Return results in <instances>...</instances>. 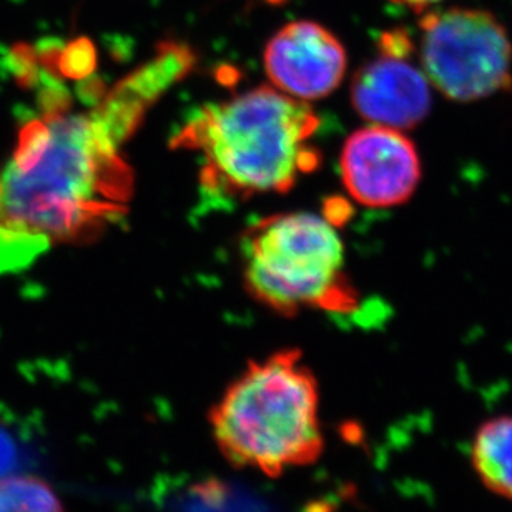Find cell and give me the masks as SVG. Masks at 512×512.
Masks as SVG:
<instances>
[{"label": "cell", "mask_w": 512, "mask_h": 512, "mask_svg": "<svg viewBox=\"0 0 512 512\" xmlns=\"http://www.w3.org/2000/svg\"><path fill=\"white\" fill-rule=\"evenodd\" d=\"M0 512H65L49 481L29 473L0 478Z\"/></svg>", "instance_id": "10"}, {"label": "cell", "mask_w": 512, "mask_h": 512, "mask_svg": "<svg viewBox=\"0 0 512 512\" xmlns=\"http://www.w3.org/2000/svg\"><path fill=\"white\" fill-rule=\"evenodd\" d=\"M147 109L122 82L90 114L50 110L20 130L0 180V233L24 266L124 217L133 173L119 147Z\"/></svg>", "instance_id": "1"}, {"label": "cell", "mask_w": 512, "mask_h": 512, "mask_svg": "<svg viewBox=\"0 0 512 512\" xmlns=\"http://www.w3.org/2000/svg\"><path fill=\"white\" fill-rule=\"evenodd\" d=\"M380 55L356 72L351 104L371 125L409 130L426 120L433 105V85L411 62L413 40L406 30L381 35Z\"/></svg>", "instance_id": "6"}, {"label": "cell", "mask_w": 512, "mask_h": 512, "mask_svg": "<svg viewBox=\"0 0 512 512\" xmlns=\"http://www.w3.org/2000/svg\"><path fill=\"white\" fill-rule=\"evenodd\" d=\"M243 280L256 301L280 315L310 308L350 313L358 306L340 235L313 213L276 215L250 228L243 238Z\"/></svg>", "instance_id": "4"}, {"label": "cell", "mask_w": 512, "mask_h": 512, "mask_svg": "<svg viewBox=\"0 0 512 512\" xmlns=\"http://www.w3.org/2000/svg\"><path fill=\"white\" fill-rule=\"evenodd\" d=\"M320 393L298 350L252 361L210 409L217 448L237 468L280 478L316 463L325 449Z\"/></svg>", "instance_id": "3"}, {"label": "cell", "mask_w": 512, "mask_h": 512, "mask_svg": "<svg viewBox=\"0 0 512 512\" xmlns=\"http://www.w3.org/2000/svg\"><path fill=\"white\" fill-rule=\"evenodd\" d=\"M341 178L355 202L370 208L403 205L421 180L418 148L403 130L368 125L346 140Z\"/></svg>", "instance_id": "7"}, {"label": "cell", "mask_w": 512, "mask_h": 512, "mask_svg": "<svg viewBox=\"0 0 512 512\" xmlns=\"http://www.w3.org/2000/svg\"><path fill=\"white\" fill-rule=\"evenodd\" d=\"M471 463L491 493L512 499V416L489 419L478 429Z\"/></svg>", "instance_id": "9"}, {"label": "cell", "mask_w": 512, "mask_h": 512, "mask_svg": "<svg viewBox=\"0 0 512 512\" xmlns=\"http://www.w3.org/2000/svg\"><path fill=\"white\" fill-rule=\"evenodd\" d=\"M419 29L421 69L446 99L478 102L511 84V39L491 12L461 7L429 12Z\"/></svg>", "instance_id": "5"}, {"label": "cell", "mask_w": 512, "mask_h": 512, "mask_svg": "<svg viewBox=\"0 0 512 512\" xmlns=\"http://www.w3.org/2000/svg\"><path fill=\"white\" fill-rule=\"evenodd\" d=\"M394 4L404 5L414 12H424L428 9L429 5L436 4L439 0H391Z\"/></svg>", "instance_id": "11"}, {"label": "cell", "mask_w": 512, "mask_h": 512, "mask_svg": "<svg viewBox=\"0 0 512 512\" xmlns=\"http://www.w3.org/2000/svg\"><path fill=\"white\" fill-rule=\"evenodd\" d=\"M265 70L275 89L301 102L325 99L345 79L346 50L323 25L298 20L278 30L265 49Z\"/></svg>", "instance_id": "8"}, {"label": "cell", "mask_w": 512, "mask_h": 512, "mask_svg": "<svg viewBox=\"0 0 512 512\" xmlns=\"http://www.w3.org/2000/svg\"><path fill=\"white\" fill-rule=\"evenodd\" d=\"M318 127L306 102L258 87L197 110L173 147L200 155L203 185L212 192L240 198L283 193L320 165L310 145Z\"/></svg>", "instance_id": "2"}, {"label": "cell", "mask_w": 512, "mask_h": 512, "mask_svg": "<svg viewBox=\"0 0 512 512\" xmlns=\"http://www.w3.org/2000/svg\"><path fill=\"white\" fill-rule=\"evenodd\" d=\"M0 180H2V172H0Z\"/></svg>", "instance_id": "12"}]
</instances>
